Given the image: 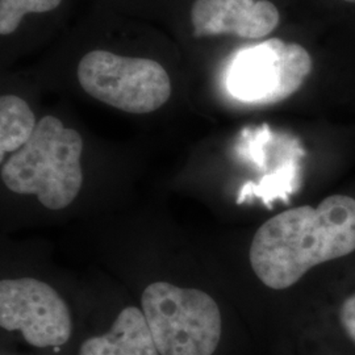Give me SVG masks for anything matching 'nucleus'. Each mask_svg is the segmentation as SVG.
Listing matches in <instances>:
<instances>
[{"mask_svg":"<svg viewBox=\"0 0 355 355\" xmlns=\"http://www.w3.org/2000/svg\"><path fill=\"white\" fill-rule=\"evenodd\" d=\"M355 250V199L333 195L316 208L280 212L257 230L249 259L255 275L272 290H286L320 263Z\"/></svg>","mask_w":355,"mask_h":355,"instance_id":"1","label":"nucleus"},{"mask_svg":"<svg viewBox=\"0 0 355 355\" xmlns=\"http://www.w3.org/2000/svg\"><path fill=\"white\" fill-rule=\"evenodd\" d=\"M82 136L54 116H45L26 145L1 167L7 189L35 195L51 211L64 209L82 189Z\"/></svg>","mask_w":355,"mask_h":355,"instance_id":"2","label":"nucleus"},{"mask_svg":"<svg viewBox=\"0 0 355 355\" xmlns=\"http://www.w3.org/2000/svg\"><path fill=\"white\" fill-rule=\"evenodd\" d=\"M142 312L161 355H212L223 331L212 296L196 288L155 282L141 296Z\"/></svg>","mask_w":355,"mask_h":355,"instance_id":"3","label":"nucleus"},{"mask_svg":"<svg viewBox=\"0 0 355 355\" xmlns=\"http://www.w3.org/2000/svg\"><path fill=\"white\" fill-rule=\"evenodd\" d=\"M78 80L89 96L128 114H150L171 96L170 76L157 61L111 51L87 53L78 64Z\"/></svg>","mask_w":355,"mask_h":355,"instance_id":"4","label":"nucleus"},{"mask_svg":"<svg viewBox=\"0 0 355 355\" xmlns=\"http://www.w3.org/2000/svg\"><path fill=\"white\" fill-rule=\"evenodd\" d=\"M312 71V58L302 45L270 38L240 51L229 66L227 87L237 101L275 104L293 95Z\"/></svg>","mask_w":355,"mask_h":355,"instance_id":"5","label":"nucleus"},{"mask_svg":"<svg viewBox=\"0 0 355 355\" xmlns=\"http://www.w3.org/2000/svg\"><path fill=\"white\" fill-rule=\"evenodd\" d=\"M0 327L21 331L35 347L61 346L71 337V316L64 299L33 278L0 282Z\"/></svg>","mask_w":355,"mask_h":355,"instance_id":"6","label":"nucleus"},{"mask_svg":"<svg viewBox=\"0 0 355 355\" xmlns=\"http://www.w3.org/2000/svg\"><path fill=\"white\" fill-rule=\"evenodd\" d=\"M280 15L268 0H195L191 21L196 37L234 35L241 38L266 37Z\"/></svg>","mask_w":355,"mask_h":355,"instance_id":"7","label":"nucleus"},{"mask_svg":"<svg viewBox=\"0 0 355 355\" xmlns=\"http://www.w3.org/2000/svg\"><path fill=\"white\" fill-rule=\"evenodd\" d=\"M79 355H159L144 312L124 308L105 334L82 343Z\"/></svg>","mask_w":355,"mask_h":355,"instance_id":"8","label":"nucleus"},{"mask_svg":"<svg viewBox=\"0 0 355 355\" xmlns=\"http://www.w3.org/2000/svg\"><path fill=\"white\" fill-rule=\"evenodd\" d=\"M37 127L36 116L26 101L16 95L0 98V153L1 159L7 153L21 149Z\"/></svg>","mask_w":355,"mask_h":355,"instance_id":"9","label":"nucleus"},{"mask_svg":"<svg viewBox=\"0 0 355 355\" xmlns=\"http://www.w3.org/2000/svg\"><path fill=\"white\" fill-rule=\"evenodd\" d=\"M62 0H0V35L13 33L28 13L51 12Z\"/></svg>","mask_w":355,"mask_h":355,"instance_id":"10","label":"nucleus"},{"mask_svg":"<svg viewBox=\"0 0 355 355\" xmlns=\"http://www.w3.org/2000/svg\"><path fill=\"white\" fill-rule=\"evenodd\" d=\"M340 321L347 337L355 343V293L347 297L341 305Z\"/></svg>","mask_w":355,"mask_h":355,"instance_id":"11","label":"nucleus"},{"mask_svg":"<svg viewBox=\"0 0 355 355\" xmlns=\"http://www.w3.org/2000/svg\"><path fill=\"white\" fill-rule=\"evenodd\" d=\"M343 1H347V3H355V0H343Z\"/></svg>","mask_w":355,"mask_h":355,"instance_id":"12","label":"nucleus"}]
</instances>
